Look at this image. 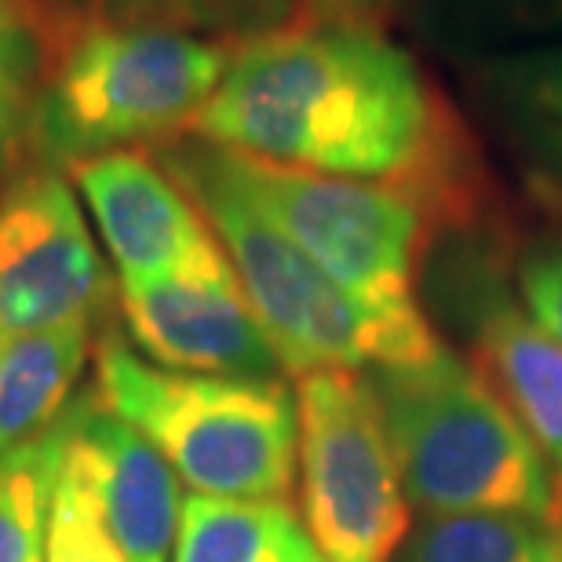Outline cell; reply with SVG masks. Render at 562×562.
<instances>
[{
  "mask_svg": "<svg viewBox=\"0 0 562 562\" xmlns=\"http://www.w3.org/2000/svg\"><path fill=\"white\" fill-rule=\"evenodd\" d=\"M501 220L435 231L424 256L427 307L468 344L471 369L541 449L562 486V344L515 292Z\"/></svg>",
  "mask_w": 562,
  "mask_h": 562,
  "instance_id": "cell-7",
  "label": "cell"
},
{
  "mask_svg": "<svg viewBox=\"0 0 562 562\" xmlns=\"http://www.w3.org/2000/svg\"><path fill=\"white\" fill-rule=\"evenodd\" d=\"M48 26L52 19L37 0H0V85L37 92L59 44Z\"/></svg>",
  "mask_w": 562,
  "mask_h": 562,
  "instance_id": "cell-21",
  "label": "cell"
},
{
  "mask_svg": "<svg viewBox=\"0 0 562 562\" xmlns=\"http://www.w3.org/2000/svg\"><path fill=\"white\" fill-rule=\"evenodd\" d=\"M66 453L63 417L48 435L0 457V562H44L52 493Z\"/></svg>",
  "mask_w": 562,
  "mask_h": 562,
  "instance_id": "cell-19",
  "label": "cell"
},
{
  "mask_svg": "<svg viewBox=\"0 0 562 562\" xmlns=\"http://www.w3.org/2000/svg\"><path fill=\"white\" fill-rule=\"evenodd\" d=\"M44 562H128L121 544L106 533L85 493L59 471L52 493L48 530H44Z\"/></svg>",
  "mask_w": 562,
  "mask_h": 562,
  "instance_id": "cell-20",
  "label": "cell"
},
{
  "mask_svg": "<svg viewBox=\"0 0 562 562\" xmlns=\"http://www.w3.org/2000/svg\"><path fill=\"white\" fill-rule=\"evenodd\" d=\"M121 281L227 267L220 238L161 161L139 150L99 154L74 168Z\"/></svg>",
  "mask_w": 562,
  "mask_h": 562,
  "instance_id": "cell-12",
  "label": "cell"
},
{
  "mask_svg": "<svg viewBox=\"0 0 562 562\" xmlns=\"http://www.w3.org/2000/svg\"><path fill=\"white\" fill-rule=\"evenodd\" d=\"M460 74L530 194L562 216V37L460 66Z\"/></svg>",
  "mask_w": 562,
  "mask_h": 562,
  "instance_id": "cell-13",
  "label": "cell"
},
{
  "mask_svg": "<svg viewBox=\"0 0 562 562\" xmlns=\"http://www.w3.org/2000/svg\"><path fill=\"white\" fill-rule=\"evenodd\" d=\"M234 59V44L161 26L70 22L30 106L26 139L44 168L190 132Z\"/></svg>",
  "mask_w": 562,
  "mask_h": 562,
  "instance_id": "cell-2",
  "label": "cell"
},
{
  "mask_svg": "<svg viewBox=\"0 0 562 562\" xmlns=\"http://www.w3.org/2000/svg\"><path fill=\"white\" fill-rule=\"evenodd\" d=\"M92 325L0 336V457L52 431L88 362Z\"/></svg>",
  "mask_w": 562,
  "mask_h": 562,
  "instance_id": "cell-14",
  "label": "cell"
},
{
  "mask_svg": "<svg viewBox=\"0 0 562 562\" xmlns=\"http://www.w3.org/2000/svg\"><path fill=\"white\" fill-rule=\"evenodd\" d=\"M95 395L168 460L198 497H292L300 406L285 380L201 376L150 366L106 333L95 347Z\"/></svg>",
  "mask_w": 562,
  "mask_h": 562,
  "instance_id": "cell-5",
  "label": "cell"
},
{
  "mask_svg": "<svg viewBox=\"0 0 562 562\" xmlns=\"http://www.w3.org/2000/svg\"><path fill=\"white\" fill-rule=\"evenodd\" d=\"M63 475L85 493L128 562H168L183 519L176 471L99 395H77L63 413Z\"/></svg>",
  "mask_w": 562,
  "mask_h": 562,
  "instance_id": "cell-11",
  "label": "cell"
},
{
  "mask_svg": "<svg viewBox=\"0 0 562 562\" xmlns=\"http://www.w3.org/2000/svg\"><path fill=\"white\" fill-rule=\"evenodd\" d=\"M303 526L329 562H395L409 497L362 373L300 376Z\"/></svg>",
  "mask_w": 562,
  "mask_h": 562,
  "instance_id": "cell-8",
  "label": "cell"
},
{
  "mask_svg": "<svg viewBox=\"0 0 562 562\" xmlns=\"http://www.w3.org/2000/svg\"><path fill=\"white\" fill-rule=\"evenodd\" d=\"M114 281L70 183L30 168L0 194V336L92 325Z\"/></svg>",
  "mask_w": 562,
  "mask_h": 562,
  "instance_id": "cell-9",
  "label": "cell"
},
{
  "mask_svg": "<svg viewBox=\"0 0 562 562\" xmlns=\"http://www.w3.org/2000/svg\"><path fill=\"white\" fill-rule=\"evenodd\" d=\"M512 271L522 307L562 344V223L526 241Z\"/></svg>",
  "mask_w": 562,
  "mask_h": 562,
  "instance_id": "cell-22",
  "label": "cell"
},
{
  "mask_svg": "<svg viewBox=\"0 0 562 562\" xmlns=\"http://www.w3.org/2000/svg\"><path fill=\"white\" fill-rule=\"evenodd\" d=\"M402 486L424 515L504 512L555 519V471L471 362L431 358L366 369Z\"/></svg>",
  "mask_w": 562,
  "mask_h": 562,
  "instance_id": "cell-4",
  "label": "cell"
},
{
  "mask_svg": "<svg viewBox=\"0 0 562 562\" xmlns=\"http://www.w3.org/2000/svg\"><path fill=\"white\" fill-rule=\"evenodd\" d=\"M77 22L161 26L194 37L245 44L300 19V0H63Z\"/></svg>",
  "mask_w": 562,
  "mask_h": 562,
  "instance_id": "cell-17",
  "label": "cell"
},
{
  "mask_svg": "<svg viewBox=\"0 0 562 562\" xmlns=\"http://www.w3.org/2000/svg\"><path fill=\"white\" fill-rule=\"evenodd\" d=\"M125 325L154 366L201 376L274 380L281 358L238 285L234 267L121 281Z\"/></svg>",
  "mask_w": 562,
  "mask_h": 562,
  "instance_id": "cell-10",
  "label": "cell"
},
{
  "mask_svg": "<svg viewBox=\"0 0 562 562\" xmlns=\"http://www.w3.org/2000/svg\"><path fill=\"white\" fill-rule=\"evenodd\" d=\"M154 157L209 220L285 373L307 376L322 373V369L366 373L376 366L424 362L442 347V340L435 347L402 340L362 303L347 296L245 194L231 172L223 146L183 132L176 139L157 143Z\"/></svg>",
  "mask_w": 562,
  "mask_h": 562,
  "instance_id": "cell-3",
  "label": "cell"
},
{
  "mask_svg": "<svg viewBox=\"0 0 562 562\" xmlns=\"http://www.w3.org/2000/svg\"><path fill=\"white\" fill-rule=\"evenodd\" d=\"M555 541H559V562H562V497H559V504H555Z\"/></svg>",
  "mask_w": 562,
  "mask_h": 562,
  "instance_id": "cell-25",
  "label": "cell"
},
{
  "mask_svg": "<svg viewBox=\"0 0 562 562\" xmlns=\"http://www.w3.org/2000/svg\"><path fill=\"white\" fill-rule=\"evenodd\" d=\"M406 8H413V0H300V19L384 30Z\"/></svg>",
  "mask_w": 562,
  "mask_h": 562,
  "instance_id": "cell-23",
  "label": "cell"
},
{
  "mask_svg": "<svg viewBox=\"0 0 562 562\" xmlns=\"http://www.w3.org/2000/svg\"><path fill=\"white\" fill-rule=\"evenodd\" d=\"M395 562H559L555 522L504 512L424 515Z\"/></svg>",
  "mask_w": 562,
  "mask_h": 562,
  "instance_id": "cell-18",
  "label": "cell"
},
{
  "mask_svg": "<svg viewBox=\"0 0 562 562\" xmlns=\"http://www.w3.org/2000/svg\"><path fill=\"white\" fill-rule=\"evenodd\" d=\"M190 136L402 187L424 201L435 231L497 220L464 121L384 30L296 19L238 44Z\"/></svg>",
  "mask_w": 562,
  "mask_h": 562,
  "instance_id": "cell-1",
  "label": "cell"
},
{
  "mask_svg": "<svg viewBox=\"0 0 562 562\" xmlns=\"http://www.w3.org/2000/svg\"><path fill=\"white\" fill-rule=\"evenodd\" d=\"M420 41L453 66L562 37V0H413Z\"/></svg>",
  "mask_w": 562,
  "mask_h": 562,
  "instance_id": "cell-16",
  "label": "cell"
},
{
  "mask_svg": "<svg viewBox=\"0 0 562 562\" xmlns=\"http://www.w3.org/2000/svg\"><path fill=\"white\" fill-rule=\"evenodd\" d=\"M227 165L245 194L376 322L417 347L438 344L417 296L435 238V220L417 194L238 150H227Z\"/></svg>",
  "mask_w": 562,
  "mask_h": 562,
  "instance_id": "cell-6",
  "label": "cell"
},
{
  "mask_svg": "<svg viewBox=\"0 0 562 562\" xmlns=\"http://www.w3.org/2000/svg\"><path fill=\"white\" fill-rule=\"evenodd\" d=\"M33 95H37V92H30V88L0 85V157H4L22 136H26Z\"/></svg>",
  "mask_w": 562,
  "mask_h": 562,
  "instance_id": "cell-24",
  "label": "cell"
},
{
  "mask_svg": "<svg viewBox=\"0 0 562 562\" xmlns=\"http://www.w3.org/2000/svg\"><path fill=\"white\" fill-rule=\"evenodd\" d=\"M176 562H329L296 515L278 501L190 497Z\"/></svg>",
  "mask_w": 562,
  "mask_h": 562,
  "instance_id": "cell-15",
  "label": "cell"
}]
</instances>
